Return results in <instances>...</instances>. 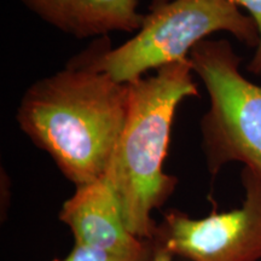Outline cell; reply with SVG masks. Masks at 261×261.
<instances>
[{"mask_svg":"<svg viewBox=\"0 0 261 261\" xmlns=\"http://www.w3.org/2000/svg\"><path fill=\"white\" fill-rule=\"evenodd\" d=\"M128 107V84L74 57L65 69L28 87L16 120L77 188L107 174Z\"/></svg>","mask_w":261,"mask_h":261,"instance_id":"obj_1","label":"cell"},{"mask_svg":"<svg viewBox=\"0 0 261 261\" xmlns=\"http://www.w3.org/2000/svg\"><path fill=\"white\" fill-rule=\"evenodd\" d=\"M41 19L75 38L138 32L139 0H19Z\"/></svg>","mask_w":261,"mask_h":261,"instance_id":"obj_7","label":"cell"},{"mask_svg":"<svg viewBox=\"0 0 261 261\" xmlns=\"http://www.w3.org/2000/svg\"><path fill=\"white\" fill-rule=\"evenodd\" d=\"M154 250L155 247L152 250L140 254H117L74 242L69 254L63 260L55 261H151Z\"/></svg>","mask_w":261,"mask_h":261,"instance_id":"obj_8","label":"cell"},{"mask_svg":"<svg viewBox=\"0 0 261 261\" xmlns=\"http://www.w3.org/2000/svg\"><path fill=\"white\" fill-rule=\"evenodd\" d=\"M241 10H246L247 15L253 19L256 25L259 42L255 47L252 60L247 65V70L250 74L261 76V0H231Z\"/></svg>","mask_w":261,"mask_h":261,"instance_id":"obj_9","label":"cell"},{"mask_svg":"<svg viewBox=\"0 0 261 261\" xmlns=\"http://www.w3.org/2000/svg\"><path fill=\"white\" fill-rule=\"evenodd\" d=\"M218 32L230 33L248 47L259 42L254 21L231 0H152L135 37L117 47L100 39L75 58L130 84L149 70L187 60L196 45Z\"/></svg>","mask_w":261,"mask_h":261,"instance_id":"obj_3","label":"cell"},{"mask_svg":"<svg viewBox=\"0 0 261 261\" xmlns=\"http://www.w3.org/2000/svg\"><path fill=\"white\" fill-rule=\"evenodd\" d=\"M189 60L210 97L200 123L210 174L241 162L261 177V86L243 76L242 58L225 39L201 41Z\"/></svg>","mask_w":261,"mask_h":261,"instance_id":"obj_4","label":"cell"},{"mask_svg":"<svg viewBox=\"0 0 261 261\" xmlns=\"http://www.w3.org/2000/svg\"><path fill=\"white\" fill-rule=\"evenodd\" d=\"M155 250H154V256H152L151 261H173L174 260V256L172 255L171 253L168 252L166 248H163L161 244L155 242Z\"/></svg>","mask_w":261,"mask_h":261,"instance_id":"obj_10","label":"cell"},{"mask_svg":"<svg viewBox=\"0 0 261 261\" xmlns=\"http://www.w3.org/2000/svg\"><path fill=\"white\" fill-rule=\"evenodd\" d=\"M190 60L163 65L128 84L129 107L106 177L115 191L128 230L154 240L152 212L171 197L178 178L163 172L173 120L185 98L197 97Z\"/></svg>","mask_w":261,"mask_h":261,"instance_id":"obj_2","label":"cell"},{"mask_svg":"<svg viewBox=\"0 0 261 261\" xmlns=\"http://www.w3.org/2000/svg\"><path fill=\"white\" fill-rule=\"evenodd\" d=\"M60 220L70 228L76 243L117 254H140L155 247L154 240H142L128 230L106 175L77 187L62 205Z\"/></svg>","mask_w":261,"mask_h":261,"instance_id":"obj_6","label":"cell"},{"mask_svg":"<svg viewBox=\"0 0 261 261\" xmlns=\"http://www.w3.org/2000/svg\"><path fill=\"white\" fill-rule=\"evenodd\" d=\"M242 205L195 219L171 210L158 224L154 241L188 261L261 260V177L243 167Z\"/></svg>","mask_w":261,"mask_h":261,"instance_id":"obj_5","label":"cell"}]
</instances>
